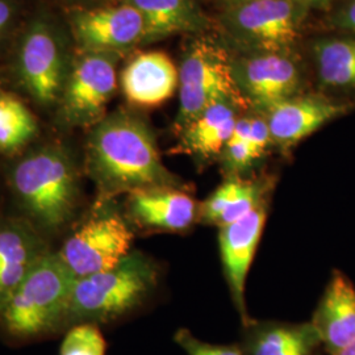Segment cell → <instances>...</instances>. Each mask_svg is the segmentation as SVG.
Here are the masks:
<instances>
[{
	"label": "cell",
	"mask_w": 355,
	"mask_h": 355,
	"mask_svg": "<svg viewBox=\"0 0 355 355\" xmlns=\"http://www.w3.org/2000/svg\"><path fill=\"white\" fill-rule=\"evenodd\" d=\"M86 173L98 191V200L149 187H182L164 165L152 129L137 114L117 111L105 116L89 133Z\"/></svg>",
	"instance_id": "cell-1"
},
{
	"label": "cell",
	"mask_w": 355,
	"mask_h": 355,
	"mask_svg": "<svg viewBox=\"0 0 355 355\" xmlns=\"http://www.w3.org/2000/svg\"><path fill=\"white\" fill-rule=\"evenodd\" d=\"M10 186L21 217L44 234L66 228L79 205V174L62 146L49 145L29 153L11 171Z\"/></svg>",
	"instance_id": "cell-2"
},
{
	"label": "cell",
	"mask_w": 355,
	"mask_h": 355,
	"mask_svg": "<svg viewBox=\"0 0 355 355\" xmlns=\"http://www.w3.org/2000/svg\"><path fill=\"white\" fill-rule=\"evenodd\" d=\"M76 280L58 254H46L0 309L1 331L24 343L66 328Z\"/></svg>",
	"instance_id": "cell-3"
},
{
	"label": "cell",
	"mask_w": 355,
	"mask_h": 355,
	"mask_svg": "<svg viewBox=\"0 0 355 355\" xmlns=\"http://www.w3.org/2000/svg\"><path fill=\"white\" fill-rule=\"evenodd\" d=\"M158 267L139 252L117 266L76 280L66 328L76 324H108L127 316L146 302L158 286Z\"/></svg>",
	"instance_id": "cell-4"
},
{
	"label": "cell",
	"mask_w": 355,
	"mask_h": 355,
	"mask_svg": "<svg viewBox=\"0 0 355 355\" xmlns=\"http://www.w3.org/2000/svg\"><path fill=\"white\" fill-rule=\"evenodd\" d=\"M133 232L111 202H96L57 254L76 279L117 266L132 253Z\"/></svg>",
	"instance_id": "cell-5"
},
{
	"label": "cell",
	"mask_w": 355,
	"mask_h": 355,
	"mask_svg": "<svg viewBox=\"0 0 355 355\" xmlns=\"http://www.w3.org/2000/svg\"><path fill=\"white\" fill-rule=\"evenodd\" d=\"M230 99L245 104L232 61L227 53L208 41H198L186 51L179 69V111L174 128L178 133L211 104Z\"/></svg>",
	"instance_id": "cell-6"
},
{
	"label": "cell",
	"mask_w": 355,
	"mask_h": 355,
	"mask_svg": "<svg viewBox=\"0 0 355 355\" xmlns=\"http://www.w3.org/2000/svg\"><path fill=\"white\" fill-rule=\"evenodd\" d=\"M303 8L297 0H243L227 7L223 23L258 51L286 53L297 40Z\"/></svg>",
	"instance_id": "cell-7"
},
{
	"label": "cell",
	"mask_w": 355,
	"mask_h": 355,
	"mask_svg": "<svg viewBox=\"0 0 355 355\" xmlns=\"http://www.w3.org/2000/svg\"><path fill=\"white\" fill-rule=\"evenodd\" d=\"M117 87L116 62L105 51L85 55L67 80L62 102L64 120L73 125L95 127L105 117Z\"/></svg>",
	"instance_id": "cell-8"
},
{
	"label": "cell",
	"mask_w": 355,
	"mask_h": 355,
	"mask_svg": "<svg viewBox=\"0 0 355 355\" xmlns=\"http://www.w3.org/2000/svg\"><path fill=\"white\" fill-rule=\"evenodd\" d=\"M232 67L242 96L262 112L296 96L300 87L299 67L286 53L258 51L232 61Z\"/></svg>",
	"instance_id": "cell-9"
},
{
	"label": "cell",
	"mask_w": 355,
	"mask_h": 355,
	"mask_svg": "<svg viewBox=\"0 0 355 355\" xmlns=\"http://www.w3.org/2000/svg\"><path fill=\"white\" fill-rule=\"evenodd\" d=\"M265 202L240 220L218 228V245L225 278L245 325L250 322L245 304V284L266 221Z\"/></svg>",
	"instance_id": "cell-10"
},
{
	"label": "cell",
	"mask_w": 355,
	"mask_h": 355,
	"mask_svg": "<svg viewBox=\"0 0 355 355\" xmlns=\"http://www.w3.org/2000/svg\"><path fill=\"white\" fill-rule=\"evenodd\" d=\"M51 252L46 236L24 217L0 218V309Z\"/></svg>",
	"instance_id": "cell-11"
},
{
	"label": "cell",
	"mask_w": 355,
	"mask_h": 355,
	"mask_svg": "<svg viewBox=\"0 0 355 355\" xmlns=\"http://www.w3.org/2000/svg\"><path fill=\"white\" fill-rule=\"evenodd\" d=\"M78 41L89 51H120L145 40V21L129 3L76 13L73 19Z\"/></svg>",
	"instance_id": "cell-12"
},
{
	"label": "cell",
	"mask_w": 355,
	"mask_h": 355,
	"mask_svg": "<svg viewBox=\"0 0 355 355\" xmlns=\"http://www.w3.org/2000/svg\"><path fill=\"white\" fill-rule=\"evenodd\" d=\"M199 205L182 187H149L127 195V218L140 228L184 232L198 220Z\"/></svg>",
	"instance_id": "cell-13"
},
{
	"label": "cell",
	"mask_w": 355,
	"mask_h": 355,
	"mask_svg": "<svg viewBox=\"0 0 355 355\" xmlns=\"http://www.w3.org/2000/svg\"><path fill=\"white\" fill-rule=\"evenodd\" d=\"M343 112V105L324 98L293 96L267 108L263 117L271 144L288 150Z\"/></svg>",
	"instance_id": "cell-14"
},
{
	"label": "cell",
	"mask_w": 355,
	"mask_h": 355,
	"mask_svg": "<svg viewBox=\"0 0 355 355\" xmlns=\"http://www.w3.org/2000/svg\"><path fill=\"white\" fill-rule=\"evenodd\" d=\"M121 89L128 102L137 107H157L168 101L179 87V70L162 51L135 57L121 73Z\"/></svg>",
	"instance_id": "cell-15"
},
{
	"label": "cell",
	"mask_w": 355,
	"mask_h": 355,
	"mask_svg": "<svg viewBox=\"0 0 355 355\" xmlns=\"http://www.w3.org/2000/svg\"><path fill=\"white\" fill-rule=\"evenodd\" d=\"M311 324L329 355L355 343V287L341 272L333 274Z\"/></svg>",
	"instance_id": "cell-16"
},
{
	"label": "cell",
	"mask_w": 355,
	"mask_h": 355,
	"mask_svg": "<svg viewBox=\"0 0 355 355\" xmlns=\"http://www.w3.org/2000/svg\"><path fill=\"white\" fill-rule=\"evenodd\" d=\"M20 70L28 91L42 104L55 102L62 86V58L55 38L45 26L33 28L26 35Z\"/></svg>",
	"instance_id": "cell-17"
},
{
	"label": "cell",
	"mask_w": 355,
	"mask_h": 355,
	"mask_svg": "<svg viewBox=\"0 0 355 355\" xmlns=\"http://www.w3.org/2000/svg\"><path fill=\"white\" fill-rule=\"evenodd\" d=\"M241 103L223 99L211 104L178 135L174 154H187L200 161L221 154L239 120Z\"/></svg>",
	"instance_id": "cell-18"
},
{
	"label": "cell",
	"mask_w": 355,
	"mask_h": 355,
	"mask_svg": "<svg viewBox=\"0 0 355 355\" xmlns=\"http://www.w3.org/2000/svg\"><path fill=\"white\" fill-rule=\"evenodd\" d=\"M265 186L255 180L232 177L199 204L198 221L217 225L232 224L265 202Z\"/></svg>",
	"instance_id": "cell-19"
},
{
	"label": "cell",
	"mask_w": 355,
	"mask_h": 355,
	"mask_svg": "<svg viewBox=\"0 0 355 355\" xmlns=\"http://www.w3.org/2000/svg\"><path fill=\"white\" fill-rule=\"evenodd\" d=\"M246 355H315L321 345L312 324H255L249 322Z\"/></svg>",
	"instance_id": "cell-20"
},
{
	"label": "cell",
	"mask_w": 355,
	"mask_h": 355,
	"mask_svg": "<svg viewBox=\"0 0 355 355\" xmlns=\"http://www.w3.org/2000/svg\"><path fill=\"white\" fill-rule=\"evenodd\" d=\"M145 21V40L192 32L202 26V15L192 0H127Z\"/></svg>",
	"instance_id": "cell-21"
},
{
	"label": "cell",
	"mask_w": 355,
	"mask_h": 355,
	"mask_svg": "<svg viewBox=\"0 0 355 355\" xmlns=\"http://www.w3.org/2000/svg\"><path fill=\"white\" fill-rule=\"evenodd\" d=\"M313 54L325 86L355 87V40H322L313 46Z\"/></svg>",
	"instance_id": "cell-22"
},
{
	"label": "cell",
	"mask_w": 355,
	"mask_h": 355,
	"mask_svg": "<svg viewBox=\"0 0 355 355\" xmlns=\"http://www.w3.org/2000/svg\"><path fill=\"white\" fill-rule=\"evenodd\" d=\"M37 123L24 103L0 94V152L13 153L35 137Z\"/></svg>",
	"instance_id": "cell-23"
},
{
	"label": "cell",
	"mask_w": 355,
	"mask_h": 355,
	"mask_svg": "<svg viewBox=\"0 0 355 355\" xmlns=\"http://www.w3.org/2000/svg\"><path fill=\"white\" fill-rule=\"evenodd\" d=\"M107 341L98 325L82 322L70 327L60 347V355H105Z\"/></svg>",
	"instance_id": "cell-24"
},
{
	"label": "cell",
	"mask_w": 355,
	"mask_h": 355,
	"mask_svg": "<svg viewBox=\"0 0 355 355\" xmlns=\"http://www.w3.org/2000/svg\"><path fill=\"white\" fill-rule=\"evenodd\" d=\"M174 340L189 355H246L243 349L234 345L203 343L187 329L178 330Z\"/></svg>",
	"instance_id": "cell-25"
},
{
	"label": "cell",
	"mask_w": 355,
	"mask_h": 355,
	"mask_svg": "<svg viewBox=\"0 0 355 355\" xmlns=\"http://www.w3.org/2000/svg\"><path fill=\"white\" fill-rule=\"evenodd\" d=\"M223 157L225 165L233 173L248 168L255 161L248 140L234 137L229 139L225 149L223 150Z\"/></svg>",
	"instance_id": "cell-26"
},
{
	"label": "cell",
	"mask_w": 355,
	"mask_h": 355,
	"mask_svg": "<svg viewBox=\"0 0 355 355\" xmlns=\"http://www.w3.org/2000/svg\"><path fill=\"white\" fill-rule=\"evenodd\" d=\"M249 146L253 152L254 158H261L271 144L270 130L263 116H250V130H249Z\"/></svg>",
	"instance_id": "cell-27"
},
{
	"label": "cell",
	"mask_w": 355,
	"mask_h": 355,
	"mask_svg": "<svg viewBox=\"0 0 355 355\" xmlns=\"http://www.w3.org/2000/svg\"><path fill=\"white\" fill-rule=\"evenodd\" d=\"M336 21L338 26L355 32V0L343 8V12L337 16Z\"/></svg>",
	"instance_id": "cell-28"
},
{
	"label": "cell",
	"mask_w": 355,
	"mask_h": 355,
	"mask_svg": "<svg viewBox=\"0 0 355 355\" xmlns=\"http://www.w3.org/2000/svg\"><path fill=\"white\" fill-rule=\"evenodd\" d=\"M11 13H12L11 7L4 0H0V36L11 19Z\"/></svg>",
	"instance_id": "cell-29"
},
{
	"label": "cell",
	"mask_w": 355,
	"mask_h": 355,
	"mask_svg": "<svg viewBox=\"0 0 355 355\" xmlns=\"http://www.w3.org/2000/svg\"><path fill=\"white\" fill-rule=\"evenodd\" d=\"M303 7L306 6H322V4H328L333 0H297Z\"/></svg>",
	"instance_id": "cell-30"
},
{
	"label": "cell",
	"mask_w": 355,
	"mask_h": 355,
	"mask_svg": "<svg viewBox=\"0 0 355 355\" xmlns=\"http://www.w3.org/2000/svg\"><path fill=\"white\" fill-rule=\"evenodd\" d=\"M334 355H355V343H352L350 346L345 347L340 353Z\"/></svg>",
	"instance_id": "cell-31"
},
{
	"label": "cell",
	"mask_w": 355,
	"mask_h": 355,
	"mask_svg": "<svg viewBox=\"0 0 355 355\" xmlns=\"http://www.w3.org/2000/svg\"><path fill=\"white\" fill-rule=\"evenodd\" d=\"M224 3H225V6L228 7V6H232V4H236V3H240V1H243V0H223Z\"/></svg>",
	"instance_id": "cell-32"
}]
</instances>
